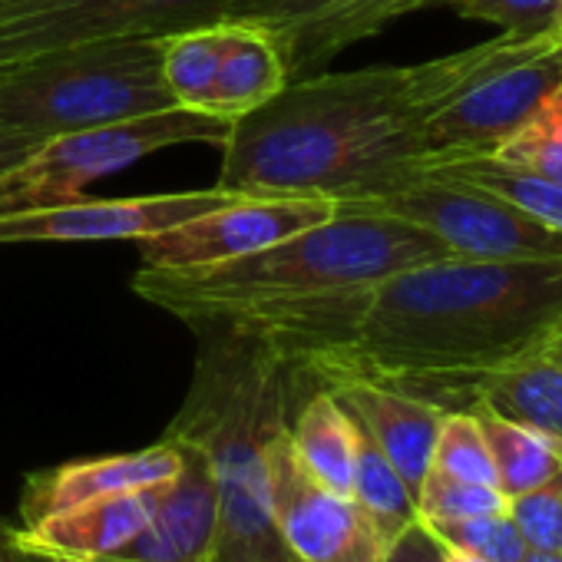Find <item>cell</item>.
I'll return each mask as SVG.
<instances>
[{
  "instance_id": "1",
  "label": "cell",
  "mask_w": 562,
  "mask_h": 562,
  "mask_svg": "<svg viewBox=\"0 0 562 562\" xmlns=\"http://www.w3.org/2000/svg\"><path fill=\"white\" fill-rule=\"evenodd\" d=\"M222 325L268 338L308 387L361 378L470 411L476 378L542 351L562 331V258L450 255L361 292L268 305Z\"/></svg>"
},
{
  "instance_id": "38",
  "label": "cell",
  "mask_w": 562,
  "mask_h": 562,
  "mask_svg": "<svg viewBox=\"0 0 562 562\" xmlns=\"http://www.w3.org/2000/svg\"><path fill=\"white\" fill-rule=\"evenodd\" d=\"M24 562H70V559H44V555H31V552H21ZM100 562H113V559H100Z\"/></svg>"
},
{
  "instance_id": "15",
  "label": "cell",
  "mask_w": 562,
  "mask_h": 562,
  "mask_svg": "<svg viewBox=\"0 0 562 562\" xmlns=\"http://www.w3.org/2000/svg\"><path fill=\"white\" fill-rule=\"evenodd\" d=\"M182 450L172 437L156 440L153 447L133 453H110L90 460H70L41 473H31L21 493V526L37 522L50 513L113 496L130 490L159 486L176 476Z\"/></svg>"
},
{
  "instance_id": "28",
  "label": "cell",
  "mask_w": 562,
  "mask_h": 562,
  "mask_svg": "<svg viewBox=\"0 0 562 562\" xmlns=\"http://www.w3.org/2000/svg\"><path fill=\"white\" fill-rule=\"evenodd\" d=\"M460 18L503 27L519 41L559 37V0H443Z\"/></svg>"
},
{
  "instance_id": "2",
  "label": "cell",
  "mask_w": 562,
  "mask_h": 562,
  "mask_svg": "<svg viewBox=\"0 0 562 562\" xmlns=\"http://www.w3.org/2000/svg\"><path fill=\"white\" fill-rule=\"evenodd\" d=\"M562 37L499 34L414 67H364L285 83L238 116L215 189L248 199L361 202L420 182L430 169L424 120L480 74Z\"/></svg>"
},
{
  "instance_id": "32",
  "label": "cell",
  "mask_w": 562,
  "mask_h": 562,
  "mask_svg": "<svg viewBox=\"0 0 562 562\" xmlns=\"http://www.w3.org/2000/svg\"><path fill=\"white\" fill-rule=\"evenodd\" d=\"M37 146H41V143H37V139H31L27 133L11 130V126L0 123V176H8L14 166H21V162L37 149Z\"/></svg>"
},
{
  "instance_id": "21",
  "label": "cell",
  "mask_w": 562,
  "mask_h": 562,
  "mask_svg": "<svg viewBox=\"0 0 562 562\" xmlns=\"http://www.w3.org/2000/svg\"><path fill=\"white\" fill-rule=\"evenodd\" d=\"M424 179H447V182H467L483 192L499 195L532 222L562 232V182H552L532 169L503 162L496 156H463V159H447L434 162Z\"/></svg>"
},
{
  "instance_id": "19",
  "label": "cell",
  "mask_w": 562,
  "mask_h": 562,
  "mask_svg": "<svg viewBox=\"0 0 562 562\" xmlns=\"http://www.w3.org/2000/svg\"><path fill=\"white\" fill-rule=\"evenodd\" d=\"M285 83L289 70L271 37L245 21L222 18V57L205 113L238 120L285 90Z\"/></svg>"
},
{
  "instance_id": "16",
  "label": "cell",
  "mask_w": 562,
  "mask_h": 562,
  "mask_svg": "<svg viewBox=\"0 0 562 562\" xmlns=\"http://www.w3.org/2000/svg\"><path fill=\"white\" fill-rule=\"evenodd\" d=\"M159 486L113 493L50 513L37 522L11 529V539L21 552L44 555V559H70V562L113 559L149 522Z\"/></svg>"
},
{
  "instance_id": "14",
  "label": "cell",
  "mask_w": 562,
  "mask_h": 562,
  "mask_svg": "<svg viewBox=\"0 0 562 562\" xmlns=\"http://www.w3.org/2000/svg\"><path fill=\"white\" fill-rule=\"evenodd\" d=\"M172 440L182 450V463L159 486L149 522L113 562H215L218 555V486L212 463L192 440Z\"/></svg>"
},
{
  "instance_id": "20",
  "label": "cell",
  "mask_w": 562,
  "mask_h": 562,
  "mask_svg": "<svg viewBox=\"0 0 562 562\" xmlns=\"http://www.w3.org/2000/svg\"><path fill=\"white\" fill-rule=\"evenodd\" d=\"M289 434L302 467L328 490L351 496L358 427L348 407L328 387H312L299 401Z\"/></svg>"
},
{
  "instance_id": "5",
  "label": "cell",
  "mask_w": 562,
  "mask_h": 562,
  "mask_svg": "<svg viewBox=\"0 0 562 562\" xmlns=\"http://www.w3.org/2000/svg\"><path fill=\"white\" fill-rule=\"evenodd\" d=\"M166 37L97 41L0 67V123L37 143L176 110L162 77Z\"/></svg>"
},
{
  "instance_id": "6",
  "label": "cell",
  "mask_w": 562,
  "mask_h": 562,
  "mask_svg": "<svg viewBox=\"0 0 562 562\" xmlns=\"http://www.w3.org/2000/svg\"><path fill=\"white\" fill-rule=\"evenodd\" d=\"M232 123L235 120L176 106L166 113H149L123 123L54 136L41 143L8 176H0V215L77 202L83 199L87 186H93L97 179L113 176L169 146H182V143L225 146Z\"/></svg>"
},
{
  "instance_id": "25",
  "label": "cell",
  "mask_w": 562,
  "mask_h": 562,
  "mask_svg": "<svg viewBox=\"0 0 562 562\" xmlns=\"http://www.w3.org/2000/svg\"><path fill=\"white\" fill-rule=\"evenodd\" d=\"M493 156L562 182V83Z\"/></svg>"
},
{
  "instance_id": "22",
  "label": "cell",
  "mask_w": 562,
  "mask_h": 562,
  "mask_svg": "<svg viewBox=\"0 0 562 562\" xmlns=\"http://www.w3.org/2000/svg\"><path fill=\"white\" fill-rule=\"evenodd\" d=\"M473 414L483 427V437L496 467V486L503 490L506 499L536 490L539 483H546L552 473L562 470V447L552 443L549 437L529 427L509 424L490 411H473Z\"/></svg>"
},
{
  "instance_id": "40",
  "label": "cell",
  "mask_w": 562,
  "mask_h": 562,
  "mask_svg": "<svg viewBox=\"0 0 562 562\" xmlns=\"http://www.w3.org/2000/svg\"><path fill=\"white\" fill-rule=\"evenodd\" d=\"M555 555H559V562H562V539H559V549H555Z\"/></svg>"
},
{
  "instance_id": "9",
  "label": "cell",
  "mask_w": 562,
  "mask_h": 562,
  "mask_svg": "<svg viewBox=\"0 0 562 562\" xmlns=\"http://www.w3.org/2000/svg\"><path fill=\"white\" fill-rule=\"evenodd\" d=\"M559 83L562 44H549L480 74L424 120L430 159L447 162L463 156H493Z\"/></svg>"
},
{
  "instance_id": "34",
  "label": "cell",
  "mask_w": 562,
  "mask_h": 562,
  "mask_svg": "<svg viewBox=\"0 0 562 562\" xmlns=\"http://www.w3.org/2000/svg\"><path fill=\"white\" fill-rule=\"evenodd\" d=\"M437 536V532H434ZM443 559L447 562H490V559H483V555H476V552H467V549H457V546H447L443 542Z\"/></svg>"
},
{
  "instance_id": "8",
  "label": "cell",
  "mask_w": 562,
  "mask_h": 562,
  "mask_svg": "<svg viewBox=\"0 0 562 562\" xmlns=\"http://www.w3.org/2000/svg\"><path fill=\"white\" fill-rule=\"evenodd\" d=\"M238 0H34L0 21V67L80 44L169 37L222 21Z\"/></svg>"
},
{
  "instance_id": "3",
  "label": "cell",
  "mask_w": 562,
  "mask_h": 562,
  "mask_svg": "<svg viewBox=\"0 0 562 562\" xmlns=\"http://www.w3.org/2000/svg\"><path fill=\"white\" fill-rule=\"evenodd\" d=\"M195 378L166 434L205 450L218 486L215 562H299L271 513L268 447L292 424L302 381L268 338L238 325H199Z\"/></svg>"
},
{
  "instance_id": "13",
  "label": "cell",
  "mask_w": 562,
  "mask_h": 562,
  "mask_svg": "<svg viewBox=\"0 0 562 562\" xmlns=\"http://www.w3.org/2000/svg\"><path fill=\"white\" fill-rule=\"evenodd\" d=\"M235 195L225 189L162 192L136 199H77L67 205L0 215V245L21 241H143L195 215H205Z\"/></svg>"
},
{
  "instance_id": "39",
  "label": "cell",
  "mask_w": 562,
  "mask_h": 562,
  "mask_svg": "<svg viewBox=\"0 0 562 562\" xmlns=\"http://www.w3.org/2000/svg\"><path fill=\"white\" fill-rule=\"evenodd\" d=\"M559 37H562V0H559Z\"/></svg>"
},
{
  "instance_id": "12",
  "label": "cell",
  "mask_w": 562,
  "mask_h": 562,
  "mask_svg": "<svg viewBox=\"0 0 562 562\" xmlns=\"http://www.w3.org/2000/svg\"><path fill=\"white\" fill-rule=\"evenodd\" d=\"M331 199H248L235 195L232 202L195 215L182 225H172L159 235H149L139 245L146 268H195L225 258L248 255L278 238H289L302 228H312L335 215Z\"/></svg>"
},
{
  "instance_id": "33",
  "label": "cell",
  "mask_w": 562,
  "mask_h": 562,
  "mask_svg": "<svg viewBox=\"0 0 562 562\" xmlns=\"http://www.w3.org/2000/svg\"><path fill=\"white\" fill-rule=\"evenodd\" d=\"M0 562H24V555H21V549L14 546L8 526H0Z\"/></svg>"
},
{
  "instance_id": "29",
  "label": "cell",
  "mask_w": 562,
  "mask_h": 562,
  "mask_svg": "<svg viewBox=\"0 0 562 562\" xmlns=\"http://www.w3.org/2000/svg\"><path fill=\"white\" fill-rule=\"evenodd\" d=\"M437 532L440 542L476 552L490 562H522L529 546L519 536L516 522L509 519V513H493V516H476V519H463V522H440L430 526Z\"/></svg>"
},
{
  "instance_id": "11",
  "label": "cell",
  "mask_w": 562,
  "mask_h": 562,
  "mask_svg": "<svg viewBox=\"0 0 562 562\" xmlns=\"http://www.w3.org/2000/svg\"><path fill=\"white\" fill-rule=\"evenodd\" d=\"M443 0H238L225 14L271 37L292 80L325 74L348 47Z\"/></svg>"
},
{
  "instance_id": "37",
  "label": "cell",
  "mask_w": 562,
  "mask_h": 562,
  "mask_svg": "<svg viewBox=\"0 0 562 562\" xmlns=\"http://www.w3.org/2000/svg\"><path fill=\"white\" fill-rule=\"evenodd\" d=\"M522 562H559V555L555 552H536V549H529Z\"/></svg>"
},
{
  "instance_id": "36",
  "label": "cell",
  "mask_w": 562,
  "mask_h": 562,
  "mask_svg": "<svg viewBox=\"0 0 562 562\" xmlns=\"http://www.w3.org/2000/svg\"><path fill=\"white\" fill-rule=\"evenodd\" d=\"M542 351H546L552 361H559V364H562V331H559L555 338H549V345H546Z\"/></svg>"
},
{
  "instance_id": "24",
  "label": "cell",
  "mask_w": 562,
  "mask_h": 562,
  "mask_svg": "<svg viewBox=\"0 0 562 562\" xmlns=\"http://www.w3.org/2000/svg\"><path fill=\"white\" fill-rule=\"evenodd\" d=\"M218 57H222V21L189 27V31L166 37L162 77H166V87H169L176 106L205 113V103H209V93L215 83V70H218Z\"/></svg>"
},
{
  "instance_id": "35",
  "label": "cell",
  "mask_w": 562,
  "mask_h": 562,
  "mask_svg": "<svg viewBox=\"0 0 562 562\" xmlns=\"http://www.w3.org/2000/svg\"><path fill=\"white\" fill-rule=\"evenodd\" d=\"M27 4H34V0H0V21L11 18V14H18V11L27 8Z\"/></svg>"
},
{
  "instance_id": "31",
  "label": "cell",
  "mask_w": 562,
  "mask_h": 562,
  "mask_svg": "<svg viewBox=\"0 0 562 562\" xmlns=\"http://www.w3.org/2000/svg\"><path fill=\"white\" fill-rule=\"evenodd\" d=\"M384 562H447L443 559V542L434 536L427 522H411L391 546Z\"/></svg>"
},
{
  "instance_id": "26",
  "label": "cell",
  "mask_w": 562,
  "mask_h": 562,
  "mask_svg": "<svg viewBox=\"0 0 562 562\" xmlns=\"http://www.w3.org/2000/svg\"><path fill=\"white\" fill-rule=\"evenodd\" d=\"M430 470L447 473L453 480L496 486V467H493L483 427L473 411H447L443 414Z\"/></svg>"
},
{
  "instance_id": "30",
  "label": "cell",
  "mask_w": 562,
  "mask_h": 562,
  "mask_svg": "<svg viewBox=\"0 0 562 562\" xmlns=\"http://www.w3.org/2000/svg\"><path fill=\"white\" fill-rule=\"evenodd\" d=\"M519 536L536 552H555L562 539V470L529 493H519L506 506Z\"/></svg>"
},
{
  "instance_id": "18",
  "label": "cell",
  "mask_w": 562,
  "mask_h": 562,
  "mask_svg": "<svg viewBox=\"0 0 562 562\" xmlns=\"http://www.w3.org/2000/svg\"><path fill=\"white\" fill-rule=\"evenodd\" d=\"M470 411H490L562 447V364L536 351L486 371L473 384Z\"/></svg>"
},
{
  "instance_id": "4",
  "label": "cell",
  "mask_w": 562,
  "mask_h": 562,
  "mask_svg": "<svg viewBox=\"0 0 562 562\" xmlns=\"http://www.w3.org/2000/svg\"><path fill=\"white\" fill-rule=\"evenodd\" d=\"M450 255L443 241L404 218L338 205L331 218L238 258L143 268L133 292L195 328L268 305L361 292L404 268Z\"/></svg>"
},
{
  "instance_id": "10",
  "label": "cell",
  "mask_w": 562,
  "mask_h": 562,
  "mask_svg": "<svg viewBox=\"0 0 562 562\" xmlns=\"http://www.w3.org/2000/svg\"><path fill=\"white\" fill-rule=\"evenodd\" d=\"M268 480L278 536L299 562H384L391 542L355 496L328 490L302 467L289 427L268 447Z\"/></svg>"
},
{
  "instance_id": "7",
  "label": "cell",
  "mask_w": 562,
  "mask_h": 562,
  "mask_svg": "<svg viewBox=\"0 0 562 562\" xmlns=\"http://www.w3.org/2000/svg\"><path fill=\"white\" fill-rule=\"evenodd\" d=\"M348 209L384 212L404 218L460 258L519 261V258H562V232H552L493 192L467 182L420 179L397 192L345 202Z\"/></svg>"
},
{
  "instance_id": "17",
  "label": "cell",
  "mask_w": 562,
  "mask_h": 562,
  "mask_svg": "<svg viewBox=\"0 0 562 562\" xmlns=\"http://www.w3.org/2000/svg\"><path fill=\"white\" fill-rule=\"evenodd\" d=\"M328 391L348 407V414L368 430V437L381 447V453L394 463V470L404 476L411 493L417 496L430 460H434V443L440 434L443 407L404 394L387 384L348 378L328 384Z\"/></svg>"
},
{
  "instance_id": "27",
  "label": "cell",
  "mask_w": 562,
  "mask_h": 562,
  "mask_svg": "<svg viewBox=\"0 0 562 562\" xmlns=\"http://www.w3.org/2000/svg\"><path fill=\"white\" fill-rule=\"evenodd\" d=\"M506 506H509V499L503 496L499 486L453 480L437 470H427V476L417 490V519L427 526L493 516V513H506Z\"/></svg>"
},
{
  "instance_id": "23",
  "label": "cell",
  "mask_w": 562,
  "mask_h": 562,
  "mask_svg": "<svg viewBox=\"0 0 562 562\" xmlns=\"http://www.w3.org/2000/svg\"><path fill=\"white\" fill-rule=\"evenodd\" d=\"M355 427H358V440H355L351 496L378 526V532L387 542H394L411 522H417V496L411 493L404 476L394 470V463L381 453V447L368 437V430L358 420Z\"/></svg>"
}]
</instances>
